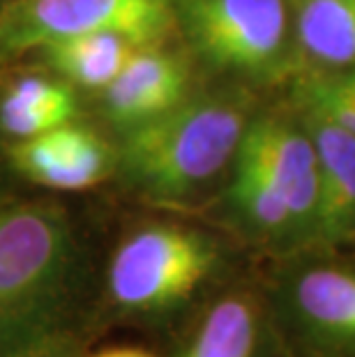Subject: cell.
<instances>
[{
    "label": "cell",
    "mask_w": 355,
    "mask_h": 357,
    "mask_svg": "<svg viewBox=\"0 0 355 357\" xmlns=\"http://www.w3.org/2000/svg\"><path fill=\"white\" fill-rule=\"evenodd\" d=\"M90 357H157V355L143 351V348L120 346V348H107V351H100V353H95Z\"/></svg>",
    "instance_id": "16"
},
{
    "label": "cell",
    "mask_w": 355,
    "mask_h": 357,
    "mask_svg": "<svg viewBox=\"0 0 355 357\" xmlns=\"http://www.w3.org/2000/svg\"><path fill=\"white\" fill-rule=\"evenodd\" d=\"M178 14L201 56L224 70L263 74L286 56V0H180Z\"/></svg>",
    "instance_id": "4"
},
{
    "label": "cell",
    "mask_w": 355,
    "mask_h": 357,
    "mask_svg": "<svg viewBox=\"0 0 355 357\" xmlns=\"http://www.w3.org/2000/svg\"><path fill=\"white\" fill-rule=\"evenodd\" d=\"M233 159H236V173L231 185V201L243 219L266 235H279V238L296 235L289 208L256 155L240 143Z\"/></svg>",
    "instance_id": "15"
},
{
    "label": "cell",
    "mask_w": 355,
    "mask_h": 357,
    "mask_svg": "<svg viewBox=\"0 0 355 357\" xmlns=\"http://www.w3.org/2000/svg\"><path fill=\"white\" fill-rule=\"evenodd\" d=\"M217 263L213 242L180 226H146L132 233L109 268V288L132 311L169 309L187 300Z\"/></svg>",
    "instance_id": "3"
},
{
    "label": "cell",
    "mask_w": 355,
    "mask_h": 357,
    "mask_svg": "<svg viewBox=\"0 0 355 357\" xmlns=\"http://www.w3.org/2000/svg\"><path fill=\"white\" fill-rule=\"evenodd\" d=\"M51 63L88 88H107L139 47L118 35H72L44 44Z\"/></svg>",
    "instance_id": "12"
},
{
    "label": "cell",
    "mask_w": 355,
    "mask_h": 357,
    "mask_svg": "<svg viewBox=\"0 0 355 357\" xmlns=\"http://www.w3.org/2000/svg\"><path fill=\"white\" fill-rule=\"evenodd\" d=\"M14 166L37 185L81 192L109 171V150L95 132L65 123L24 139L12 150Z\"/></svg>",
    "instance_id": "8"
},
{
    "label": "cell",
    "mask_w": 355,
    "mask_h": 357,
    "mask_svg": "<svg viewBox=\"0 0 355 357\" xmlns=\"http://www.w3.org/2000/svg\"><path fill=\"white\" fill-rule=\"evenodd\" d=\"M70 231L54 208L0 210V341L33 325L63 286Z\"/></svg>",
    "instance_id": "2"
},
{
    "label": "cell",
    "mask_w": 355,
    "mask_h": 357,
    "mask_svg": "<svg viewBox=\"0 0 355 357\" xmlns=\"http://www.w3.org/2000/svg\"><path fill=\"white\" fill-rule=\"evenodd\" d=\"M245 129V111L233 102H180L130 127L120 164L132 185L155 199H185L236 157Z\"/></svg>",
    "instance_id": "1"
},
{
    "label": "cell",
    "mask_w": 355,
    "mask_h": 357,
    "mask_svg": "<svg viewBox=\"0 0 355 357\" xmlns=\"http://www.w3.org/2000/svg\"><path fill=\"white\" fill-rule=\"evenodd\" d=\"M185 93L187 70L183 63L169 53L146 47L137 49L107 86V106L113 120L134 127L185 102Z\"/></svg>",
    "instance_id": "9"
},
{
    "label": "cell",
    "mask_w": 355,
    "mask_h": 357,
    "mask_svg": "<svg viewBox=\"0 0 355 357\" xmlns=\"http://www.w3.org/2000/svg\"><path fill=\"white\" fill-rule=\"evenodd\" d=\"M259 314L243 295L219 300L203 318L183 357H256Z\"/></svg>",
    "instance_id": "14"
},
{
    "label": "cell",
    "mask_w": 355,
    "mask_h": 357,
    "mask_svg": "<svg viewBox=\"0 0 355 357\" xmlns=\"http://www.w3.org/2000/svg\"><path fill=\"white\" fill-rule=\"evenodd\" d=\"M293 309L309 332L337 346H355V270L309 268L291 288Z\"/></svg>",
    "instance_id": "10"
},
{
    "label": "cell",
    "mask_w": 355,
    "mask_h": 357,
    "mask_svg": "<svg viewBox=\"0 0 355 357\" xmlns=\"http://www.w3.org/2000/svg\"><path fill=\"white\" fill-rule=\"evenodd\" d=\"M300 49L316 63L355 65V0H293Z\"/></svg>",
    "instance_id": "11"
},
{
    "label": "cell",
    "mask_w": 355,
    "mask_h": 357,
    "mask_svg": "<svg viewBox=\"0 0 355 357\" xmlns=\"http://www.w3.org/2000/svg\"><path fill=\"white\" fill-rule=\"evenodd\" d=\"M305 106V123L319 162V210L314 238L328 245L355 235V136L314 106Z\"/></svg>",
    "instance_id": "7"
},
{
    "label": "cell",
    "mask_w": 355,
    "mask_h": 357,
    "mask_svg": "<svg viewBox=\"0 0 355 357\" xmlns=\"http://www.w3.org/2000/svg\"><path fill=\"white\" fill-rule=\"evenodd\" d=\"M171 0H33L19 37L47 44L72 35H118L134 47H155L176 26Z\"/></svg>",
    "instance_id": "5"
},
{
    "label": "cell",
    "mask_w": 355,
    "mask_h": 357,
    "mask_svg": "<svg viewBox=\"0 0 355 357\" xmlns=\"http://www.w3.org/2000/svg\"><path fill=\"white\" fill-rule=\"evenodd\" d=\"M77 102L65 86L44 79H24L3 100L0 125L19 139H30L70 123Z\"/></svg>",
    "instance_id": "13"
},
{
    "label": "cell",
    "mask_w": 355,
    "mask_h": 357,
    "mask_svg": "<svg viewBox=\"0 0 355 357\" xmlns=\"http://www.w3.org/2000/svg\"><path fill=\"white\" fill-rule=\"evenodd\" d=\"M337 81L342 83V86L349 90V93L355 95V65L351 67H342V72H335Z\"/></svg>",
    "instance_id": "17"
},
{
    "label": "cell",
    "mask_w": 355,
    "mask_h": 357,
    "mask_svg": "<svg viewBox=\"0 0 355 357\" xmlns=\"http://www.w3.org/2000/svg\"><path fill=\"white\" fill-rule=\"evenodd\" d=\"M240 143L252 150L270 173L289 208L296 235H314L319 210V162L307 129L289 120L261 118L247 125Z\"/></svg>",
    "instance_id": "6"
}]
</instances>
